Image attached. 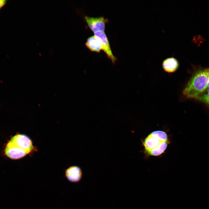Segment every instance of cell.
<instances>
[{"instance_id":"obj_2","label":"cell","mask_w":209,"mask_h":209,"mask_svg":"<svg viewBox=\"0 0 209 209\" xmlns=\"http://www.w3.org/2000/svg\"><path fill=\"white\" fill-rule=\"evenodd\" d=\"M33 149L32 141L28 136L18 134L12 137L8 142L5 153L9 158L17 159L24 157Z\"/></svg>"},{"instance_id":"obj_3","label":"cell","mask_w":209,"mask_h":209,"mask_svg":"<svg viewBox=\"0 0 209 209\" xmlns=\"http://www.w3.org/2000/svg\"><path fill=\"white\" fill-rule=\"evenodd\" d=\"M84 19L89 28L94 32L105 30L107 20L103 17H92L85 16Z\"/></svg>"},{"instance_id":"obj_1","label":"cell","mask_w":209,"mask_h":209,"mask_svg":"<svg viewBox=\"0 0 209 209\" xmlns=\"http://www.w3.org/2000/svg\"><path fill=\"white\" fill-rule=\"evenodd\" d=\"M209 68L199 69L192 74L182 91L187 99L195 98L207 89Z\"/></svg>"},{"instance_id":"obj_7","label":"cell","mask_w":209,"mask_h":209,"mask_svg":"<svg viewBox=\"0 0 209 209\" xmlns=\"http://www.w3.org/2000/svg\"><path fill=\"white\" fill-rule=\"evenodd\" d=\"M162 66L163 70L169 73L175 72L178 69L179 63L175 58L170 57L167 58L163 61Z\"/></svg>"},{"instance_id":"obj_8","label":"cell","mask_w":209,"mask_h":209,"mask_svg":"<svg viewBox=\"0 0 209 209\" xmlns=\"http://www.w3.org/2000/svg\"><path fill=\"white\" fill-rule=\"evenodd\" d=\"M163 142L157 138L149 134L145 138L143 142L145 149L147 153L159 146Z\"/></svg>"},{"instance_id":"obj_4","label":"cell","mask_w":209,"mask_h":209,"mask_svg":"<svg viewBox=\"0 0 209 209\" xmlns=\"http://www.w3.org/2000/svg\"><path fill=\"white\" fill-rule=\"evenodd\" d=\"M94 35L98 38L101 41L102 46V51L108 58L114 64L117 59L113 54L108 38L104 31L94 32Z\"/></svg>"},{"instance_id":"obj_6","label":"cell","mask_w":209,"mask_h":209,"mask_svg":"<svg viewBox=\"0 0 209 209\" xmlns=\"http://www.w3.org/2000/svg\"><path fill=\"white\" fill-rule=\"evenodd\" d=\"M85 45L92 52L100 53L102 50V46L100 40L94 35L87 38Z\"/></svg>"},{"instance_id":"obj_13","label":"cell","mask_w":209,"mask_h":209,"mask_svg":"<svg viewBox=\"0 0 209 209\" xmlns=\"http://www.w3.org/2000/svg\"><path fill=\"white\" fill-rule=\"evenodd\" d=\"M208 88H209V76H208V86H207V89H208Z\"/></svg>"},{"instance_id":"obj_11","label":"cell","mask_w":209,"mask_h":209,"mask_svg":"<svg viewBox=\"0 0 209 209\" xmlns=\"http://www.w3.org/2000/svg\"><path fill=\"white\" fill-rule=\"evenodd\" d=\"M195 99L203 103L209 107V88L198 96Z\"/></svg>"},{"instance_id":"obj_9","label":"cell","mask_w":209,"mask_h":209,"mask_svg":"<svg viewBox=\"0 0 209 209\" xmlns=\"http://www.w3.org/2000/svg\"><path fill=\"white\" fill-rule=\"evenodd\" d=\"M167 145V142H163L147 153L151 156H159L164 152Z\"/></svg>"},{"instance_id":"obj_10","label":"cell","mask_w":209,"mask_h":209,"mask_svg":"<svg viewBox=\"0 0 209 209\" xmlns=\"http://www.w3.org/2000/svg\"><path fill=\"white\" fill-rule=\"evenodd\" d=\"M149 134L156 137L163 142H167V136L166 133L162 131L157 130L154 131Z\"/></svg>"},{"instance_id":"obj_5","label":"cell","mask_w":209,"mask_h":209,"mask_svg":"<svg viewBox=\"0 0 209 209\" xmlns=\"http://www.w3.org/2000/svg\"><path fill=\"white\" fill-rule=\"evenodd\" d=\"M82 172L81 169L77 166H72L66 171L65 176L68 180L71 182H77L81 179Z\"/></svg>"},{"instance_id":"obj_12","label":"cell","mask_w":209,"mask_h":209,"mask_svg":"<svg viewBox=\"0 0 209 209\" xmlns=\"http://www.w3.org/2000/svg\"><path fill=\"white\" fill-rule=\"evenodd\" d=\"M7 0H0V10L7 3Z\"/></svg>"}]
</instances>
